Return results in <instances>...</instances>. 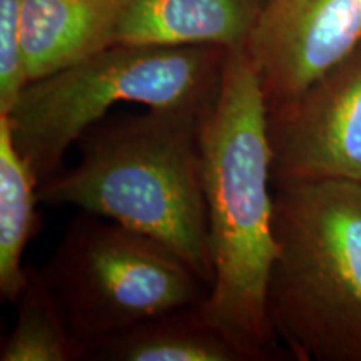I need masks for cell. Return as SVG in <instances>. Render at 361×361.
Here are the masks:
<instances>
[{"instance_id": "6da1fadb", "label": "cell", "mask_w": 361, "mask_h": 361, "mask_svg": "<svg viewBox=\"0 0 361 361\" xmlns=\"http://www.w3.org/2000/svg\"><path fill=\"white\" fill-rule=\"evenodd\" d=\"M268 106L245 47L228 49L223 82L201 124L202 188L213 283L200 311L251 361L290 355L271 326L266 293L278 246Z\"/></svg>"}, {"instance_id": "7a4b0ae2", "label": "cell", "mask_w": 361, "mask_h": 361, "mask_svg": "<svg viewBox=\"0 0 361 361\" xmlns=\"http://www.w3.org/2000/svg\"><path fill=\"white\" fill-rule=\"evenodd\" d=\"M196 111L146 109L99 121L71 169L42 180L39 202L74 206L157 239L213 283Z\"/></svg>"}, {"instance_id": "3957f363", "label": "cell", "mask_w": 361, "mask_h": 361, "mask_svg": "<svg viewBox=\"0 0 361 361\" xmlns=\"http://www.w3.org/2000/svg\"><path fill=\"white\" fill-rule=\"evenodd\" d=\"M271 326L298 361H361V186L274 188Z\"/></svg>"}, {"instance_id": "277c9868", "label": "cell", "mask_w": 361, "mask_h": 361, "mask_svg": "<svg viewBox=\"0 0 361 361\" xmlns=\"http://www.w3.org/2000/svg\"><path fill=\"white\" fill-rule=\"evenodd\" d=\"M226 56L228 49L209 44H111L27 84L4 116L40 184L62 169L69 147L117 104L207 114L221 90Z\"/></svg>"}, {"instance_id": "5b68a950", "label": "cell", "mask_w": 361, "mask_h": 361, "mask_svg": "<svg viewBox=\"0 0 361 361\" xmlns=\"http://www.w3.org/2000/svg\"><path fill=\"white\" fill-rule=\"evenodd\" d=\"M40 274L85 360L144 322L201 305L209 291L161 241L90 213L71 221Z\"/></svg>"}, {"instance_id": "8992f818", "label": "cell", "mask_w": 361, "mask_h": 361, "mask_svg": "<svg viewBox=\"0 0 361 361\" xmlns=\"http://www.w3.org/2000/svg\"><path fill=\"white\" fill-rule=\"evenodd\" d=\"M273 188L343 180L361 186V44L290 101L268 109Z\"/></svg>"}, {"instance_id": "52a82bcc", "label": "cell", "mask_w": 361, "mask_h": 361, "mask_svg": "<svg viewBox=\"0 0 361 361\" xmlns=\"http://www.w3.org/2000/svg\"><path fill=\"white\" fill-rule=\"evenodd\" d=\"M361 44V0H264L245 51L266 106L308 89Z\"/></svg>"}, {"instance_id": "ba28073f", "label": "cell", "mask_w": 361, "mask_h": 361, "mask_svg": "<svg viewBox=\"0 0 361 361\" xmlns=\"http://www.w3.org/2000/svg\"><path fill=\"white\" fill-rule=\"evenodd\" d=\"M264 0H117L112 44L245 47Z\"/></svg>"}, {"instance_id": "9c48e42d", "label": "cell", "mask_w": 361, "mask_h": 361, "mask_svg": "<svg viewBox=\"0 0 361 361\" xmlns=\"http://www.w3.org/2000/svg\"><path fill=\"white\" fill-rule=\"evenodd\" d=\"M117 0H20L27 84L112 44Z\"/></svg>"}, {"instance_id": "30bf717a", "label": "cell", "mask_w": 361, "mask_h": 361, "mask_svg": "<svg viewBox=\"0 0 361 361\" xmlns=\"http://www.w3.org/2000/svg\"><path fill=\"white\" fill-rule=\"evenodd\" d=\"M97 361H251L200 311V305L149 319L90 350Z\"/></svg>"}, {"instance_id": "8fae6325", "label": "cell", "mask_w": 361, "mask_h": 361, "mask_svg": "<svg viewBox=\"0 0 361 361\" xmlns=\"http://www.w3.org/2000/svg\"><path fill=\"white\" fill-rule=\"evenodd\" d=\"M39 180L13 144L7 116L0 114V298L19 300L29 268L24 252L37 233Z\"/></svg>"}, {"instance_id": "7c38bea8", "label": "cell", "mask_w": 361, "mask_h": 361, "mask_svg": "<svg viewBox=\"0 0 361 361\" xmlns=\"http://www.w3.org/2000/svg\"><path fill=\"white\" fill-rule=\"evenodd\" d=\"M16 305V324L2 343L0 361L85 360L82 346L71 335L40 269L29 268Z\"/></svg>"}, {"instance_id": "4fadbf2b", "label": "cell", "mask_w": 361, "mask_h": 361, "mask_svg": "<svg viewBox=\"0 0 361 361\" xmlns=\"http://www.w3.org/2000/svg\"><path fill=\"white\" fill-rule=\"evenodd\" d=\"M27 85L20 44V0H0V114H7Z\"/></svg>"}]
</instances>
